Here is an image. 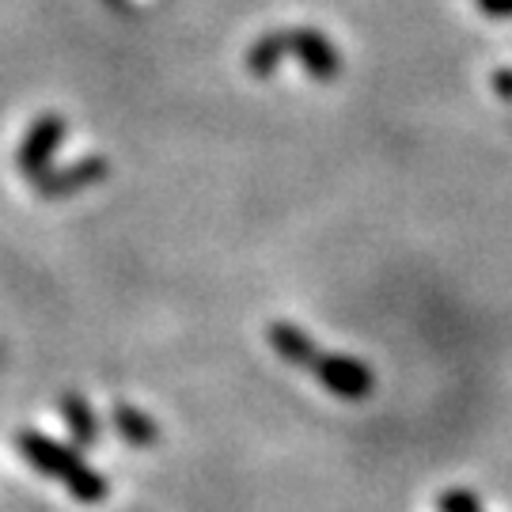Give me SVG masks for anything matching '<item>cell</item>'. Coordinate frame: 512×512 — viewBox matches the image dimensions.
I'll return each mask as SVG.
<instances>
[{
    "label": "cell",
    "mask_w": 512,
    "mask_h": 512,
    "mask_svg": "<svg viewBox=\"0 0 512 512\" xmlns=\"http://www.w3.org/2000/svg\"><path fill=\"white\" fill-rule=\"evenodd\" d=\"M437 512H486L471 490H448L437 497Z\"/></svg>",
    "instance_id": "obj_8"
},
{
    "label": "cell",
    "mask_w": 512,
    "mask_h": 512,
    "mask_svg": "<svg viewBox=\"0 0 512 512\" xmlns=\"http://www.w3.org/2000/svg\"><path fill=\"white\" fill-rule=\"evenodd\" d=\"M61 137H65V126L57 122V118H46V122H38L35 133L27 137V145L19 152V167L23 171H38V167L46 164L50 156H54V148L61 145Z\"/></svg>",
    "instance_id": "obj_4"
},
{
    "label": "cell",
    "mask_w": 512,
    "mask_h": 512,
    "mask_svg": "<svg viewBox=\"0 0 512 512\" xmlns=\"http://www.w3.org/2000/svg\"><path fill=\"white\" fill-rule=\"evenodd\" d=\"M16 444H19V452H23V459H27L31 467H38L42 475L57 478V482H65V490H69L76 501L95 505V501H103V497L110 494L107 478L99 475L95 467H88V463L76 456L69 444H57V440L42 437V433H35V429L19 433Z\"/></svg>",
    "instance_id": "obj_1"
},
{
    "label": "cell",
    "mask_w": 512,
    "mask_h": 512,
    "mask_svg": "<svg viewBox=\"0 0 512 512\" xmlns=\"http://www.w3.org/2000/svg\"><path fill=\"white\" fill-rule=\"evenodd\" d=\"M57 406H61V414H65V421H69V433H73V440L80 444V448H88V444L99 440V421H95V410L88 406L84 395L65 391Z\"/></svg>",
    "instance_id": "obj_5"
},
{
    "label": "cell",
    "mask_w": 512,
    "mask_h": 512,
    "mask_svg": "<svg viewBox=\"0 0 512 512\" xmlns=\"http://www.w3.org/2000/svg\"><path fill=\"white\" fill-rule=\"evenodd\" d=\"M99 175H103V160H84L61 175H50V183H42V194H73L76 186L95 183Z\"/></svg>",
    "instance_id": "obj_7"
},
{
    "label": "cell",
    "mask_w": 512,
    "mask_h": 512,
    "mask_svg": "<svg viewBox=\"0 0 512 512\" xmlns=\"http://www.w3.org/2000/svg\"><path fill=\"white\" fill-rule=\"evenodd\" d=\"M266 338H270V346L277 349V357L285 361V365L293 368H315V361H319V349H315V342H311L308 330H300L296 323H270L266 327Z\"/></svg>",
    "instance_id": "obj_3"
},
{
    "label": "cell",
    "mask_w": 512,
    "mask_h": 512,
    "mask_svg": "<svg viewBox=\"0 0 512 512\" xmlns=\"http://www.w3.org/2000/svg\"><path fill=\"white\" fill-rule=\"evenodd\" d=\"M311 372H315V380L327 387L330 395L349 399V403L368 399L372 387H376L372 368L365 361H357V357H346V353H319V361H315Z\"/></svg>",
    "instance_id": "obj_2"
},
{
    "label": "cell",
    "mask_w": 512,
    "mask_h": 512,
    "mask_svg": "<svg viewBox=\"0 0 512 512\" xmlns=\"http://www.w3.org/2000/svg\"><path fill=\"white\" fill-rule=\"evenodd\" d=\"M110 418H114V429H118L133 448H148V444H156V440H160L156 421L148 418V414H141V410H133V406L118 403L114 410H110Z\"/></svg>",
    "instance_id": "obj_6"
}]
</instances>
